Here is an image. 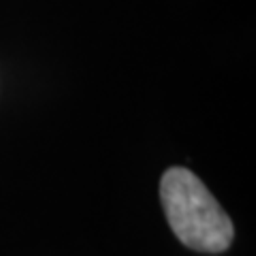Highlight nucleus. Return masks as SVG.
Segmentation results:
<instances>
[{
  "instance_id": "1",
  "label": "nucleus",
  "mask_w": 256,
  "mask_h": 256,
  "mask_svg": "<svg viewBox=\"0 0 256 256\" xmlns=\"http://www.w3.org/2000/svg\"><path fill=\"white\" fill-rule=\"evenodd\" d=\"M160 203L180 242L194 252H226L235 226L210 188L184 166H173L160 180Z\"/></svg>"
}]
</instances>
